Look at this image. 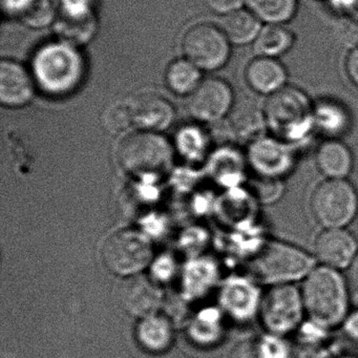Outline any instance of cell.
Listing matches in <instances>:
<instances>
[{"label":"cell","mask_w":358,"mask_h":358,"mask_svg":"<svg viewBox=\"0 0 358 358\" xmlns=\"http://www.w3.org/2000/svg\"><path fill=\"white\" fill-rule=\"evenodd\" d=\"M137 336L144 348L159 352L167 349L173 341V328L166 318L152 314L142 318L138 324Z\"/></svg>","instance_id":"cell-21"},{"label":"cell","mask_w":358,"mask_h":358,"mask_svg":"<svg viewBox=\"0 0 358 358\" xmlns=\"http://www.w3.org/2000/svg\"><path fill=\"white\" fill-rule=\"evenodd\" d=\"M222 30L230 43L246 45L255 41L261 32V20L249 10L238 9L222 20Z\"/></svg>","instance_id":"cell-20"},{"label":"cell","mask_w":358,"mask_h":358,"mask_svg":"<svg viewBox=\"0 0 358 358\" xmlns=\"http://www.w3.org/2000/svg\"><path fill=\"white\" fill-rule=\"evenodd\" d=\"M290 155L288 150L275 140L259 138L252 142L250 160L255 169L266 175H273L284 171L288 165Z\"/></svg>","instance_id":"cell-18"},{"label":"cell","mask_w":358,"mask_h":358,"mask_svg":"<svg viewBox=\"0 0 358 358\" xmlns=\"http://www.w3.org/2000/svg\"><path fill=\"white\" fill-rule=\"evenodd\" d=\"M165 83L178 95L192 94L201 83L198 66L189 60L179 59L171 62L165 72Z\"/></svg>","instance_id":"cell-22"},{"label":"cell","mask_w":358,"mask_h":358,"mask_svg":"<svg viewBox=\"0 0 358 358\" xmlns=\"http://www.w3.org/2000/svg\"><path fill=\"white\" fill-rule=\"evenodd\" d=\"M345 70L352 83L358 87V48L350 51L345 62Z\"/></svg>","instance_id":"cell-31"},{"label":"cell","mask_w":358,"mask_h":358,"mask_svg":"<svg viewBox=\"0 0 358 358\" xmlns=\"http://www.w3.org/2000/svg\"><path fill=\"white\" fill-rule=\"evenodd\" d=\"M314 123L326 131H341L347 123V115L336 104L322 102L314 108Z\"/></svg>","instance_id":"cell-25"},{"label":"cell","mask_w":358,"mask_h":358,"mask_svg":"<svg viewBox=\"0 0 358 358\" xmlns=\"http://www.w3.org/2000/svg\"><path fill=\"white\" fill-rule=\"evenodd\" d=\"M246 80L249 87L259 94L271 95L285 87L287 72L278 60L259 56L253 59L246 69Z\"/></svg>","instance_id":"cell-16"},{"label":"cell","mask_w":358,"mask_h":358,"mask_svg":"<svg viewBox=\"0 0 358 358\" xmlns=\"http://www.w3.org/2000/svg\"><path fill=\"white\" fill-rule=\"evenodd\" d=\"M101 255L110 271L119 275H135L152 259V246L140 232L120 230L106 238Z\"/></svg>","instance_id":"cell-7"},{"label":"cell","mask_w":358,"mask_h":358,"mask_svg":"<svg viewBox=\"0 0 358 358\" xmlns=\"http://www.w3.org/2000/svg\"><path fill=\"white\" fill-rule=\"evenodd\" d=\"M102 123L113 134L123 133L133 125L129 104L116 103L104 110Z\"/></svg>","instance_id":"cell-26"},{"label":"cell","mask_w":358,"mask_h":358,"mask_svg":"<svg viewBox=\"0 0 358 358\" xmlns=\"http://www.w3.org/2000/svg\"><path fill=\"white\" fill-rule=\"evenodd\" d=\"M286 358H324L322 354L318 352L314 351V350L309 349H301L297 351L293 352L290 355L287 356Z\"/></svg>","instance_id":"cell-34"},{"label":"cell","mask_w":358,"mask_h":358,"mask_svg":"<svg viewBox=\"0 0 358 358\" xmlns=\"http://www.w3.org/2000/svg\"><path fill=\"white\" fill-rule=\"evenodd\" d=\"M230 358H266L265 349L259 343L246 341L234 348Z\"/></svg>","instance_id":"cell-29"},{"label":"cell","mask_w":358,"mask_h":358,"mask_svg":"<svg viewBox=\"0 0 358 358\" xmlns=\"http://www.w3.org/2000/svg\"><path fill=\"white\" fill-rule=\"evenodd\" d=\"M205 5L211 10L219 14L231 13L240 9L245 0H203Z\"/></svg>","instance_id":"cell-30"},{"label":"cell","mask_w":358,"mask_h":358,"mask_svg":"<svg viewBox=\"0 0 358 358\" xmlns=\"http://www.w3.org/2000/svg\"><path fill=\"white\" fill-rule=\"evenodd\" d=\"M34 77L18 62L3 59L0 64V101L8 108H20L32 100Z\"/></svg>","instance_id":"cell-13"},{"label":"cell","mask_w":358,"mask_h":358,"mask_svg":"<svg viewBox=\"0 0 358 358\" xmlns=\"http://www.w3.org/2000/svg\"><path fill=\"white\" fill-rule=\"evenodd\" d=\"M245 3L249 11L268 24H284L296 11V0H245Z\"/></svg>","instance_id":"cell-24"},{"label":"cell","mask_w":358,"mask_h":358,"mask_svg":"<svg viewBox=\"0 0 358 358\" xmlns=\"http://www.w3.org/2000/svg\"><path fill=\"white\" fill-rule=\"evenodd\" d=\"M337 9L345 14V17L358 22V0H333Z\"/></svg>","instance_id":"cell-32"},{"label":"cell","mask_w":358,"mask_h":358,"mask_svg":"<svg viewBox=\"0 0 358 358\" xmlns=\"http://www.w3.org/2000/svg\"><path fill=\"white\" fill-rule=\"evenodd\" d=\"M133 125L141 131H157L167 129L175 119L173 104L157 93L139 94L129 102Z\"/></svg>","instance_id":"cell-11"},{"label":"cell","mask_w":358,"mask_h":358,"mask_svg":"<svg viewBox=\"0 0 358 358\" xmlns=\"http://www.w3.org/2000/svg\"><path fill=\"white\" fill-rule=\"evenodd\" d=\"M301 305L303 301L292 287H275L267 293L263 301L264 324L274 332H286L299 322Z\"/></svg>","instance_id":"cell-10"},{"label":"cell","mask_w":358,"mask_h":358,"mask_svg":"<svg viewBox=\"0 0 358 358\" xmlns=\"http://www.w3.org/2000/svg\"><path fill=\"white\" fill-rule=\"evenodd\" d=\"M230 41L222 29L207 22L190 27L182 48L190 62L206 71L222 68L229 59Z\"/></svg>","instance_id":"cell-8"},{"label":"cell","mask_w":358,"mask_h":358,"mask_svg":"<svg viewBox=\"0 0 358 358\" xmlns=\"http://www.w3.org/2000/svg\"><path fill=\"white\" fill-rule=\"evenodd\" d=\"M355 241L349 232L341 228H330L318 236L315 252L329 267H345L355 257Z\"/></svg>","instance_id":"cell-15"},{"label":"cell","mask_w":358,"mask_h":358,"mask_svg":"<svg viewBox=\"0 0 358 358\" xmlns=\"http://www.w3.org/2000/svg\"><path fill=\"white\" fill-rule=\"evenodd\" d=\"M121 166L135 175H157L173 160L171 144L155 131H138L121 141L117 152Z\"/></svg>","instance_id":"cell-4"},{"label":"cell","mask_w":358,"mask_h":358,"mask_svg":"<svg viewBox=\"0 0 358 358\" xmlns=\"http://www.w3.org/2000/svg\"><path fill=\"white\" fill-rule=\"evenodd\" d=\"M348 275H349L350 284L355 290L358 291V253L352 259Z\"/></svg>","instance_id":"cell-33"},{"label":"cell","mask_w":358,"mask_h":358,"mask_svg":"<svg viewBox=\"0 0 358 358\" xmlns=\"http://www.w3.org/2000/svg\"><path fill=\"white\" fill-rule=\"evenodd\" d=\"M264 116L272 133L282 139H299L314 123V108L301 90L284 87L269 95Z\"/></svg>","instance_id":"cell-2"},{"label":"cell","mask_w":358,"mask_h":358,"mask_svg":"<svg viewBox=\"0 0 358 358\" xmlns=\"http://www.w3.org/2000/svg\"><path fill=\"white\" fill-rule=\"evenodd\" d=\"M121 299L127 312L143 318L157 311L161 303V293L148 278L135 274L123 282Z\"/></svg>","instance_id":"cell-14"},{"label":"cell","mask_w":358,"mask_h":358,"mask_svg":"<svg viewBox=\"0 0 358 358\" xmlns=\"http://www.w3.org/2000/svg\"><path fill=\"white\" fill-rule=\"evenodd\" d=\"M301 301L312 320L322 326H334L345 315L347 295L341 276L330 268H318L303 284Z\"/></svg>","instance_id":"cell-3"},{"label":"cell","mask_w":358,"mask_h":358,"mask_svg":"<svg viewBox=\"0 0 358 358\" xmlns=\"http://www.w3.org/2000/svg\"><path fill=\"white\" fill-rule=\"evenodd\" d=\"M348 331L352 336L358 339V312L350 318L349 324H348Z\"/></svg>","instance_id":"cell-35"},{"label":"cell","mask_w":358,"mask_h":358,"mask_svg":"<svg viewBox=\"0 0 358 358\" xmlns=\"http://www.w3.org/2000/svg\"><path fill=\"white\" fill-rule=\"evenodd\" d=\"M311 266V259L299 249L282 243H268L253 259L252 271L261 282L282 284L301 278Z\"/></svg>","instance_id":"cell-5"},{"label":"cell","mask_w":358,"mask_h":358,"mask_svg":"<svg viewBox=\"0 0 358 358\" xmlns=\"http://www.w3.org/2000/svg\"><path fill=\"white\" fill-rule=\"evenodd\" d=\"M228 115L232 133L241 139L255 141L267 127L263 110L248 100H238L234 103Z\"/></svg>","instance_id":"cell-17"},{"label":"cell","mask_w":358,"mask_h":358,"mask_svg":"<svg viewBox=\"0 0 358 358\" xmlns=\"http://www.w3.org/2000/svg\"><path fill=\"white\" fill-rule=\"evenodd\" d=\"M334 36L341 47L350 51L358 48V22L345 17L337 20L334 26Z\"/></svg>","instance_id":"cell-27"},{"label":"cell","mask_w":358,"mask_h":358,"mask_svg":"<svg viewBox=\"0 0 358 358\" xmlns=\"http://www.w3.org/2000/svg\"><path fill=\"white\" fill-rule=\"evenodd\" d=\"M95 27L92 0H62L58 32L66 43H87Z\"/></svg>","instance_id":"cell-12"},{"label":"cell","mask_w":358,"mask_h":358,"mask_svg":"<svg viewBox=\"0 0 358 358\" xmlns=\"http://www.w3.org/2000/svg\"><path fill=\"white\" fill-rule=\"evenodd\" d=\"M35 83L51 96H64L77 89L85 76L81 54L68 43L43 45L33 59Z\"/></svg>","instance_id":"cell-1"},{"label":"cell","mask_w":358,"mask_h":358,"mask_svg":"<svg viewBox=\"0 0 358 358\" xmlns=\"http://www.w3.org/2000/svg\"><path fill=\"white\" fill-rule=\"evenodd\" d=\"M357 196L352 186L341 179L324 182L314 190L311 199L312 215L324 227L347 225L356 213Z\"/></svg>","instance_id":"cell-6"},{"label":"cell","mask_w":358,"mask_h":358,"mask_svg":"<svg viewBox=\"0 0 358 358\" xmlns=\"http://www.w3.org/2000/svg\"><path fill=\"white\" fill-rule=\"evenodd\" d=\"M293 35L282 24H268L262 28L255 41V51L259 56L274 58L290 49Z\"/></svg>","instance_id":"cell-23"},{"label":"cell","mask_w":358,"mask_h":358,"mask_svg":"<svg viewBox=\"0 0 358 358\" xmlns=\"http://www.w3.org/2000/svg\"><path fill=\"white\" fill-rule=\"evenodd\" d=\"M316 164L324 175L339 179L348 175L351 169V152L341 142L329 140L318 148Z\"/></svg>","instance_id":"cell-19"},{"label":"cell","mask_w":358,"mask_h":358,"mask_svg":"<svg viewBox=\"0 0 358 358\" xmlns=\"http://www.w3.org/2000/svg\"><path fill=\"white\" fill-rule=\"evenodd\" d=\"M38 0H1L3 9L8 15L16 16L22 20L32 11Z\"/></svg>","instance_id":"cell-28"},{"label":"cell","mask_w":358,"mask_h":358,"mask_svg":"<svg viewBox=\"0 0 358 358\" xmlns=\"http://www.w3.org/2000/svg\"><path fill=\"white\" fill-rule=\"evenodd\" d=\"M232 106L234 94L229 85L220 78H208L190 94L188 110L198 120L215 122L229 114Z\"/></svg>","instance_id":"cell-9"}]
</instances>
